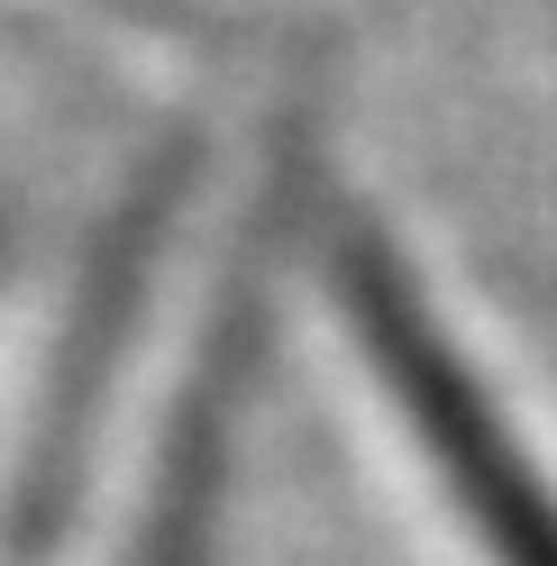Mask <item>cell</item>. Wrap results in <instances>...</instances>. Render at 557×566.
I'll use <instances>...</instances> for the list:
<instances>
[{
  "mask_svg": "<svg viewBox=\"0 0 557 566\" xmlns=\"http://www.w3.org/2000/svg\"><path fill=\"white\" fill-rule=\"evenodd\" d=\"M329 302L347 321V347L366 357L375 394L402 411L411 457L430 467L439 503L458 512L484 566H557V457L512 411L475 338L439 311L421 265L366 220L357 201L320 210Z\"/></svg>",
  "mask_w": 557,
  "mask_h": 566,
  "instance_id": "cell-1",
  "label": "cell"
}]
</instances>
